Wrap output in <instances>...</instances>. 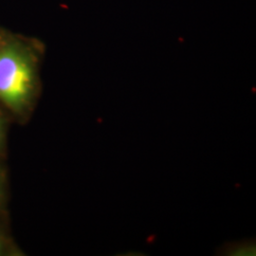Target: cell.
Listing matches in <instances>:
<instances>
[{
  "label": "cell",
  "instance_id": "1",
  "mask_svg": "<svg viewBox=\"0 0 256 256\" xmlns=\"http://www.w3.org/2000/svg\"><path fill=\"white\" fill-rule=\"evenodd\" d=\"M43 52L36 39L0 28V102L10 111L23 113L36 100Z\"/></svg>",
  "mask_w": 256,
  "mask_h": 256
},
{
  "label": "cell",
  "instance_id": "2",
  "mask_svg": "<svg viewBox=\"0 0 256 256\" xmlns=\"http://www.w3.org/2000/svg\"><path fill=\"white\" fill-rule=\"evenodd\" d=\"M8 250V241L0 236V256L5 254Z\"/></svg>",
  "mask_w": 256,
  "mask_h": 256
},
{
  "label": "cell",
  "instance_id": "3",
  "mask_svg": "<svg viewBox=\"0 0 256 256\" xmlns=\"http://www.w3.org/2000/svg\"><path fill=\"white\" fill-rule=\"evenodd\" d=\"M2 135H3V126H2V122L0 120V142L2 140Z\"/></svg>",
  "mask_w": 256,
  "mask_h": 256
}]
</instances>
